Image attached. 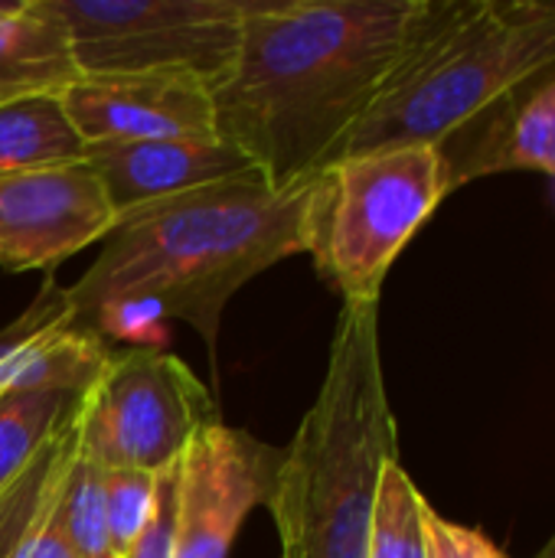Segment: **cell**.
<instances>
[{
  "label": "cell",
  "mask_w": 555,
  "mask_h": 558,
  "mask_svg": "<svg viewBox=\"0 0 555 558\" xmlns=\"http://www.w3.org/2000/svg\"><path fill=\"white\" fill-rule=\"evenodd\" d=\"M435 13V0H249L213 85L216 134L275 186L330 167Z\"/></svg>",
  "instance_id": "6da1fadb"
},
{
  "label": "cell",
  "mask_w": 555,
  "mask_h": 558,
  "mask_svg": "<svg viewBox=\"0 0 555 558\" xmlns=\"http://www.w3.org/2000/svg\"><path fill=\"white\" fill-rule=\"evenodd\" d=\"M311 180L275 190L258 170L118 219L101 255L69 288L75 324L111 304L186 320L216 360L226 304L288 255H307Z\"/></svg>",
  "instance_id": "7a4b0ae2"
},
{
  "label": "cell",
  "mask_w": 555,
  "mask_h": 558,
  "mask_svg": "<svg viewBox=\"0 0 555 558\" xmlns=\"http://www.w3.org/2000/svg\"><path fill=\"white\" fill-rule=\"evenodd\" d=\"M399 432L379 353V301L340 307L327 373L301 418L268 500L281 558H370L383 468Z\"/></svg>",
  "instance_id": "3957f363"
},
{
  "label": "cell",
  "mask_w": 555,
  "mask_h": 558,
  "mask_svg": "<svg viewBox=\"0 0 555 558\" xmlns=\"http://www.w3.org/2000/svg\"><path fill=\"white\" fill-rule=\"evenodd\" d=\"M555 62V0H435V13L340 157L442 147Z\"/></svg>",
  "instance_id": "277c9868"
},
{
  "label": "cell",
  "mask_w": 555,
  "mask_h": 558,
  "mask_svg": "<svg viewBox=\"0 0 555 558\" xmlns=\"http://www.w3.org/2000/svg\"><path fill=\"white\" fill-rule=\"evenodd\" d=\"M451 193L438 147H383L340 157L311 180L307 255L343 298L379 301L383 281Z\"/></svg>",
  "instance_id": "5b68a950"
},
{
  "label": "cell",
  "mask_w": 555,
  "mask_h": 558,
  "mask_svg": "<svg viewBox=\"0 0 555 558\" xmlns=\"http://www.w3.org/2000/svg\"><path fill=\"white\" fill-rule=\"evenodd\" d=\"M82 75H193L216 85L249 0H49Z\"/></svg>",
  "instance_id": "8992f818"
},
{
  "label": "cell",
  "mask_w": 555,
  "mask_h": 558,
  "mask_svg": "<svg viewBox=\"0 0 555 558\" xmlns=\"http://www.w3.org/2000/svg\"><path fill=\"white\" fill-rule=\"evenodd\" d=\"M79 448L101 468L160 474L196 428L216 422L209 389L160 347L111 353L98 383L75 399Z\"/></svg>",
  "instance_id": "52a82bcc"
},
{
  "label": "cell",
  "mask_w": 555,
  "mask_h": 558,
  "mask_svg": "<svg viewBox=\"0 0 555 558\" xmlns=\"http://www.w3.org/2000/svg\"><path fill=\"white\" fill-rule=\"evenodd\" d=\"M281 461V448L219 418L196 428L177 458L173 558H229L249 513L268 507Z\"/></svg>",
  "instance_id": "ba28073f"
},
{
  "label": "cell",
  "mask_w": 555,
  "mask_h": 558,
  "mask_svg": "<svg viewBox=\"0 0 555 558\" xmlns=\"http://www.w3.org/2000/svg\"><path fill=\"white\" fill-rule=\"evenodd\" d=\"M118 216L82 160L0 177V268L56 271L85 245L108 239Z\"/></svg>",
  "instance_id": "9c48e42d"
},
{
  "label": "cell",
  "mask_w": 555,
  "mask_h": 558,
  "mask_svg": "<svg viewBox=\"0 0 555 558\" xmlns=\"http://www.w3.org/2000/svg\"><path fill=\"white\" fill-rule=\"evenodd\" d=\"M59 105L85 147L219 137L213 85L193 75H82Z\"/></svg>",
  "instance_id": "30bf717a"
},
{
  "label": "cell",
  "mask_w": 555,
  "mask_h": 558,
  "mask_svg": "<svg viewBox=\"0 0 555 558\" xmlns=\"http://www.w3.org/2000/svg\"><path fill=\"white\" fill-rule=\"evenodd\" d=\"M85 163L98 177L118 219L255 170L252 160L222 137L98 144L85 147Z\"/></svg>",
  "instance_id": "8fae6325"
},
{
  "label": "cell",
  "mask_w": 555,
  "mask_h": 558,
  "mask_svg": "<svg viewBox=\"0 0 555 558\" xmlns=\"http://www.w3.org/2000/svg\"><path fill=\"white\" fill-rule=\"evenodd\" d=\"M451 190L494 173H555V62L438 147Z\"/></svg>",
  "instance_id": "7c38bea8"
},
{
  "label": "cell",
  "mask_w": 555,
  "mask_h": 558,
  "mask_svg": "<svg viewBox=\"0 0 555 558\" xmlns=\"http://www.w3.org/2000/svg\"><path fill=\"white\" fill-rule=\"evenodd\" d=\"M82 72L72 39L49 0L0 3V101L62 95Z\"/></svg>",
  "instance_id": "4fadbf2b"
},
{
  "label": "cell",
  "mask_w": 555,
  "mask_h": 558,
  "mask_svg": "<svg viewBox=\"0 0 555 558\" xmlns=\"http://www.w3.org/2000/svg\"><path fill=\"white\" fill-rule=\"evenodd\" d=\"M108 360L111 350L101 333L69 324L0 363V399L26 392H62L79 399L98 383Z\"/></svg>",
  "instance_id": "5bb4252c"
},
{
  "label": "cell",
  "mask_w": 555,
  "mask_h": 558,
  "mask_svg": "<svg viewBox=\"0 0 555 558\" xmlns=\"http://www.w3.org/2000/svg\"><path fill=\"white\" fill-rule=\"evenodd\" d=\"M85 157L59 95H29L0 101V177L59 167Z\"/></svg>",
  "instance_id": "9a60e30c"
},
{
  "label": "cell",
  "mask_w": 555,
  "mask_h": 558,
  "mask_svg": "<svg viewBox=\"0 0 555 558\" xmlns=\"http://www.w3.org/2000/svg\"><path fill=\"white\" fill-rule=\"evenodd\" d=\"M425 507L429 500L419 494L409 471L399 461H389L376 487L370 558H429Z\"/></svg>",
  "instance_id": "2e32d148"
},
{
  "label": "cell",
  "mask_w": 555,
  "mask_h": 558,
  "mask_svg": "<svg viewBox=\"0 0 555 558\" xmlns=\"http://www.w3.org/2000/svg\"><path fill=\"white\" fill-rule=\"evenodd\" d=\"M72 405L75 399L62 392H26L0 399V494L65 422Z\"/></svg>",
  "instance_id": "e0dca14e"
},
{
  "label": "cell",
  "mask_w": 555,
  "mask_h": 558,
  "mask_svg": "<svg viewBox=\"0 0 555 558\" xmlns=\"http://www.w3.org/2000/svg\"><path fill=\"white\" fill-rule=\"evenodd\" d=\"M56 520L75 558H114L105 520V468L82 448H75L72 468L65 474Z\"/></svg>",
  "instance_id": "ac0fdd59"
},
{
  "label": "cell",
  "mask_w": 555,
  "mask_h": 558,
  "mask_svg": "<svg viewBox=\"0 0 555 558\" xmlns=\"http://www.w3.org/2000/svg\"><path fill=\"white\" fill-rule=\"evenodd\" d=\"M154 490H157V474L105 468V520H108V543L114 558L128 556L141 530L147 526Z\"/></svg>",
  "instance_id": "d6986e66"
},
{
  "label": "cell",
  "mask_w": 555,
  "mask_h": 558,
  "mask_svg": "<svg viewBox=\"0 0 555 558\" xmlns=\"http://www.w3.org/2000/svg\"><path fill=\"white\" fill-rule=\"evenodd\" d=\"M75 324L72 304H69V288H59L56 278L49 275L43 281V288L36 291V298L29 301V307L0 330V363H7L10 356H16L23 347H29L33 340L62 330Z\"/></svg>",
  "instance_id": "ffe728a7"
},
{
  "label": "cell",
  "mask_w": 555,
  "mask_h": 558,
  "mask_svg": "<svg viewBox=\"0 0 555 558\" xmlns=\"http://www.w3.org/2000/svg\"><path fill=\"white\" fill-rule=\"evenodd\" d=\"M177 546V464L157 474L147 526L124 558H173Z\"/></svg>",
  "instance_id": "44dd1931"
},
{
  "label": "cell",
  "mask_w": 555,
  "mask_h": 558,
  "mask_svg": "<svg viewBox=\"0 0 555 558\" xmlns=\"http://www.w3.org/2000/svg\"><path fill=\"white\" fill-rule=\"evenodd\" d=\"M429 558H507L484 533L445 520L432 504L425 507Z\"/></svg>",
  "instance_id": "7402d4cb"
},
{
  "label": "cell",
  "mask_w": 555,
  "mask_h": 558,
  "mask_svg": "<svg viewBox=\"0 0 555 558\" xmlns=\"http://www.w3.org/2000/svg\"><path fill=\"white\" fill-rule=\"evenodd\" d=\"M536 558H555V536L550 539V543H546V549H543V553H540Z\"/></svg>",
  "instance_id": "603a6c76"
}]
</instances>
